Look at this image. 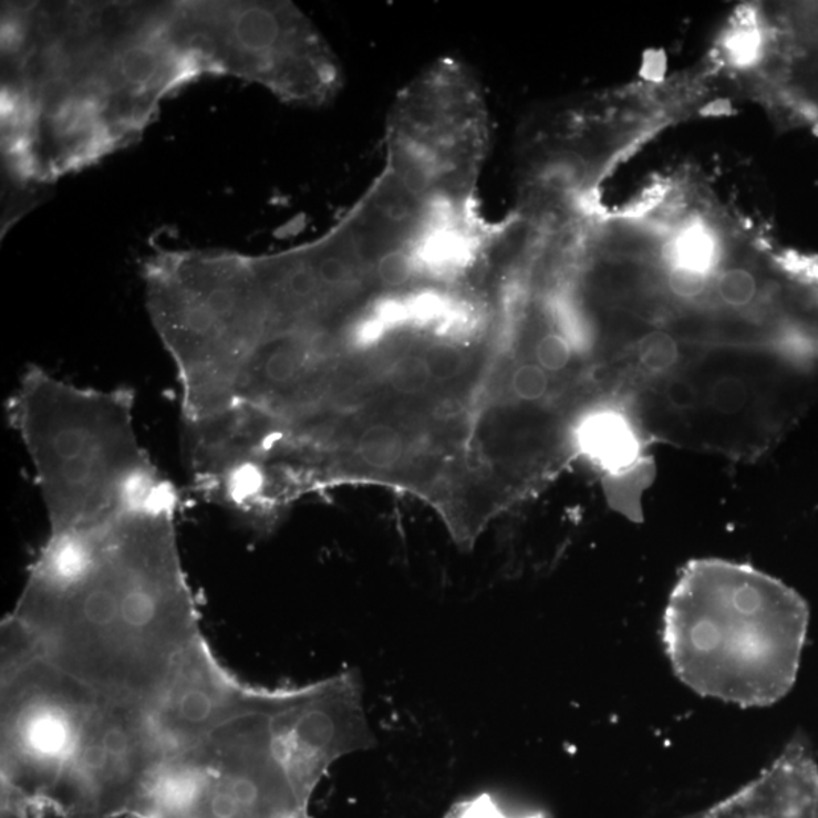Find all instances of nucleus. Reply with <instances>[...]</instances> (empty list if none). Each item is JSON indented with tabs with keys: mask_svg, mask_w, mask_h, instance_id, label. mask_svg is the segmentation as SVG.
<instances>
[{
	"mask_svg": "<svg viewBox=\"0 0 818 818\" xmlns=\"http://www.w3.org/2000/svg\"><path fill=\"white\" fill-rule=\"evenodd\" d=\"M97 702L46 657L2 663V799L40 812Z\"/></svg>",
	"mask_w": 818,
	"mask_h": 818,
	"instance_id": "obj_9",
	"label": "nucleus"
},
{
	"mask_svg": "<svg viewBox=\"0 0 818 818\" xmlns=\"http://www.w3.org/2000/svg\"><path fill=\"white\" fill-rule=\"evenodd\" d=\"M2 162L48 184L137 142L203 77L176 2H3Z\"/></svg>",
	"mask_w": 818,
	"mask_h": 818,
	"instance_id": "obj_1",
	"label": "nucleus"
},
{
	"mask_svg": "<svg viewBox=\"0 0 818 818\" xmlns=\"http://www.w3.org/2000/svg\"><path fill=\"white\" fill-rule=\"evenodd\" d=\"M348 755L307 686H278L164 760L130 818H312L311 799Z\"/></svg>",
	"mask_w": 818,
	"mask_h": 818,
	"instance_id": "obj_3",
	"label": "nucleus"
},
{
	"mask_svg": "<svg viewBox=\"0 0 818 818\" xmlns=\"http://www.w3.org/2000/svg\"><path fill=\"white\" fill-rule=\"evenodd\" d=\"M167 485L92 528L51 534L2 623L6 660L39 655L105 697L154 708L203 639Z\"/></svg>",
	"mask_w": 818,
	"mask_h": 818,
	"instance_id": "obj_2",
	"label": "nucleus"
},
{
	"mask_svg": "<svg viewBox=\"0 0 818 818\" xmlns=\"http://www.w3.org/2000/svg\"><path fill=\"white\" fill-rule=\"evenodd\" d=\"M384 147V164L427 190L479 200L490 114L478 77L451 56L427 65L394 99Z\"/></svg>",
	"mask_w": 818,
	"mask_h": 818,
	"instance_id": "obj_8",
	"label": "nucleus"
},
{
	"mask_svg": "<svg viewBox=\"0 0 818 818\" xmlns=\"http://www.w3.org/2000/svg\"><path fill=\"white\" fill-rule=\"evenodd\" d=\"M51 534L92 528L167 487L134 425V393L61 381L31 365L7 405Z\"/></svg>",
	"mask_w": 818,
	"mask_h": 818,
	"instance_id": "obj_5",
	"label": "nucleus"
},
{
	"mask_svg": "<svg viewBox=\"0 0 818 818\" xmlns=\"http://www.w3.org/2000/svg\"><path fill=\"white\" fill-rule=\"evenodd\" d=\"M808 628V603L779 579L694 559L670 594L664 645L674 674L698 696L760 708L795 686Z\"/></svg>",
	"mask_w": 818,
	"mask_h": 818,
	"instance_id": "obj_4",
	"label": "nucleus"
},
{
	"mask_svg": "<svg viewBox=\"0 0 818 818\" xmlns=\"http://www.w3.org/2000/svg\"><path fill=\"white\" fill-rule=\"evenodd\" d=\"M571 455L581 456L608 480H629L640 470L643 437L627 411L605 405L583 414L571 431Z\"/></svg>",
	"mask_w": 818,
	"mask_h": 818,
	"instance_id": "obj_12",
	"label": "nucleus"
},
{
	"mask_svg": "<svg viewBox=\"0 0 818 818\" xmlns=\"http://www.w3.org/2000/svg\"><path fill=\"white\" fill-rule=\"evenodd\" d=\"M443 818H549L540 808L509 804L491 793L456 801Z\"/></svg>",
	"mask_w": 818,
	"mask_h": 818,
	"instance_id": "obj_15",
	"label": "nucleus"
},
{
	"mask_svg": "<svg viewBox=\"0 0 818 818\" xmlns=\"http://www.w3.org/2000/svg\"><path fill=\"white\" fill-rule=\"evenodd\" d=\"M779 818H818V763L816 756H807L797 766Z\"/></svg>",
	"mask_w": 818,
	"mask_h": 818,
	"instance_id": "obj_14",
	"label": "nucleus"
},
{
	"mask_svg": "<svg viewBox=\"0 0 818 818\" xmlns=\"http://www.w3.org/2000/svg\"><path fill=\"white\" fill-rule=\"evenodd\" d=\"M754 389L743 373H723L706 386L703 411L713 415L714 421L738 417L754 401Z\"/></svg>",
	"mask_w": 818,
	"mask_h": 818,
	"instance_id": "obj_13",
	"label": "nucleus"
},
{
	"mask_svg": "<svg viewBox=\"0 0 818 818\" xmlns=\"http://www.w3.org/2000/svg\"><path fill=\"white\" fill-rule=\"evenodd\" d=\"M168 754L149 705L99 694L40 811L61 818H130Z\"/></svg>",
	"mask_w": 818,
	"mask_h": 818,
	"instance_id": "obj_11",
	"label": "nucleus"
},
{
	"mask_svg": "<svg viewBox=\"0 0 818 818\" xmlns=\"http://www.w3.org/2000/svg\"><path fill=\"white\" fill-rule=\"evenodd\" d=\"M176 22L203 75L260 85L286 104L320 108L344 85L319 28L286 0L178 2Z\"/></svg>",
	"mask_w": 818,
	"mask_h": 818,
	"instance_id": "obj_7",
	"label": "nucleus"
},
{
	"mask_svg": "<svg viewBox=\"0 0 818 818\" xmlns=\"http://www.w3.org/2000/svg\"><path fill=\"white\" fill-rule=\"evenodd\" d=\"M147 312L190 396L216 381L262 327L253 255L159 250L143 266Z\"/></svg>",
	"mask_w": 818,
	"mask_h": 818,
	"instance_id": "obj_6",
	"label": "nucleus"
},
{
	"mask_svg": "<svg viewBox=\"0 0 818 818\" xmlns=\"http://www.w3.org/2000/svg\"><path fill=\"white\" fill-rule=\"evenodd\" d=\"M717 76L791 125L818 130V2L750 3L714 44Z\"/></svg>",
	"mask_w": 818,
	"mask_h": 818,
	"instance_id": "obj_10",
	"label": "nucleus"
}]
</instances>
